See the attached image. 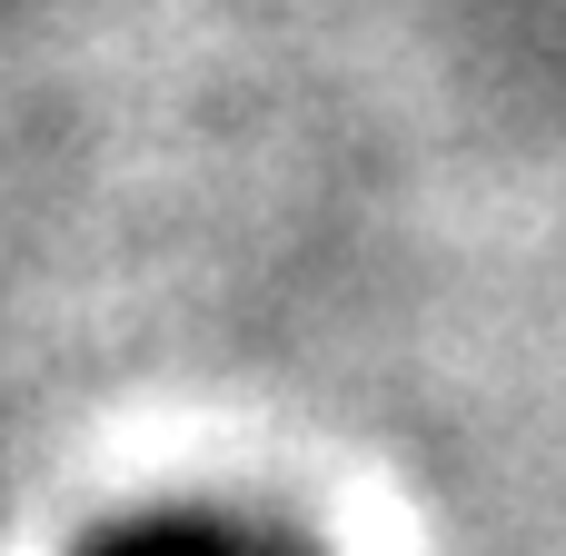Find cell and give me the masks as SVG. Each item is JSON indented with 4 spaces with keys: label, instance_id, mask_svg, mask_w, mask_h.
Returning a JSON list of instances; mask_svg holds the SVG:
<instances>
[{
    "label": "cell",
    "instance_id": "6da1fadb",
    "mask_svg": "<svg viewBox=\"0 0 566 556\" xmlns=\"http://www.w3.org/2000/svg\"><path fill=\"white\" fill-rule=\"evenodd\" d=\"M90 556H239L219 527H189V517H169V527H129V537H109V547Z\"/></svg>",
    "mask_w": 566,
    "mask_h": 556
}]
</instances>
